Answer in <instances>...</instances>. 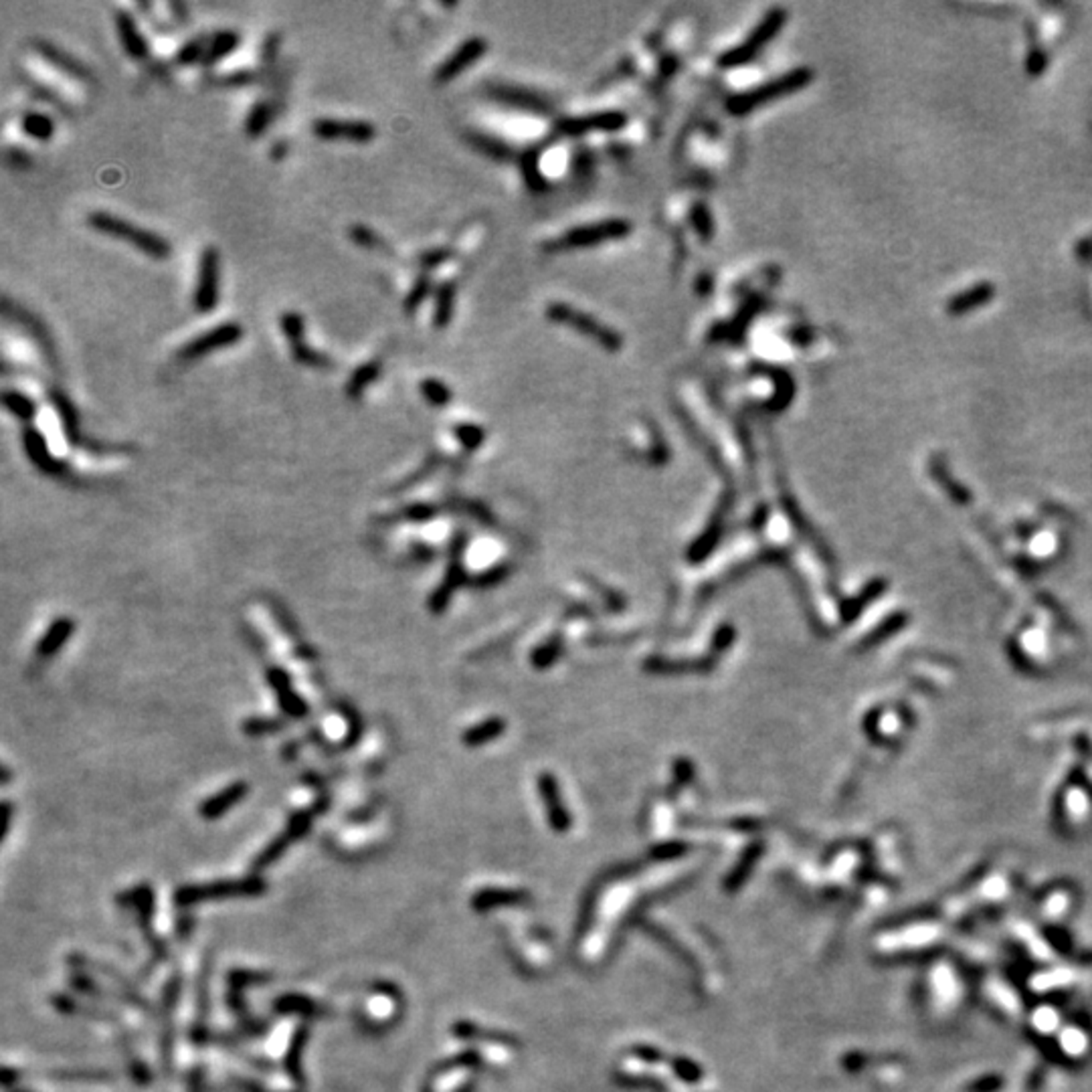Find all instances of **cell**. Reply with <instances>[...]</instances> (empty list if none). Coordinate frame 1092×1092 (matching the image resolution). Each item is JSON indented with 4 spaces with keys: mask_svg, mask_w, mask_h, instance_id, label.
Returning <instances> with one entry per match:
<instances>
[{
    "mask_svg": "<svg viewBox=\"0 0 1092 1092\" xmlns=\"http://www.w3.org/2000/svg\"><path fill=\"white\" fill-rule=\"evenodd\" d=\"M348 237L353 239V243L363 249H369V251H387L385 241L366 225H350Z\"/></svg>",
    "mask_w": 1092,
    "mask_h": 1092,
    "instance_id": "28",
    "label": "cell"
},
{
    "mask_svg": "<svg viewBox=\"0 0 1092 1092\" xmlns=\"http://www.w3.org/2000/svg\"><path fill=\"white\" fill-rule=\"evenodd\" d=\"M546 316L553 322H556V324L573 328L575 332L587 336V339L597 342L599 347H603L605 350H611V353H615V350H619L623 347V339L619 332L607 328L603 322L595 320L593 316H589V314L575 310L573 306L551 304L546 307Z\"/></svg>",
    "mask_w": 1092,
    "mask_h": 1092,
    "instance_id": "2",
    "label": "cell"
},
{
    "mask_svg": "<svg viewBox=\"0 0 1092 1092\" xmlns=\"http://www.w3.org/2000/svg\"><path fill=\"white\" fill-rule=\"evenodd\" d=\"M445 259H447V251H443V249H435V251H427V253H425L423 258L419 259V263H421L423 267L431 269V267L439 266V263H443Z\"/></svg>",
    "mask_w": 1092,
    "mask_h": 1092,
    "instance_id": "36",
    "label": "cell"
},
{
    "mask_svg": "<svg viewBox=\"0 0 1092 1092\" xmlns=\"http://www.w3.org/2000/svg\"><path fill=\"white\" fill-rule=\"evenodd\" d=\"M467 140L474 144V148H478L480 152L488 154V156H492V158H502V156H506V154H508V150H506L500 142H496V140H492V138H488V136L470 134V136H467Z\"/></svg>",
    "mask_w": 1092,
    "mask_h": 1092,
    "instance_id": "32",
    "label": "cell"
},
{
    "mask_svg": "<svg viewBox=\"0 0 1092 1092\" xmlns=\"http://www.w3.org/2000/svg\"><path fill=\"white\" fill-rule=\"evenodd\" d=\"M380 372V363L379 361H371L358 366V369L353 371V375H350L348 383H347V397L348 399H361L363 393L366 391V387L379 380Z\"/></svg>",
    "mask_w": 1092,
    "mask_h": 1092,
    "instance_id": "17",
    "label": "cell"
},
{
    "mask_svg": "<svg viewBox=\"0 0 1092 1092\" xmlns=\"http://www.w3.org/2000/svg\"><path fill=\"white\" fill-rule=\"evenodd\" d=\"M9 156H11V163L14 166H19V168H25L27 163H28V156H27L25 152H20V150H11Z\"/></svg>",
    "mask_w": 1092,
    "mask_h": 1092,
    "instance_id": "40",
    "label": "cell"
},
{
    "mask_svg": "<svg viewBox=\"0 0 1092 1092\" xmlns=\"http://www.w3.org/2000/svg\"><path fill=\"white\" fill-rule=\"evenodd\" d=\"M632 231V225L623 219H610V221H601L585 227H577L564 233L562 237L551 241L546 245L548 251H573V249H587L605 243V241L621 239Z\"/></svg>",
    "mask_w": 1092,
    "mask_h": 1092,
    "instance_id": "3",
    "label": "cell"
},
{
    "mask_svg": "<svg viewBox=\"0 0 1092 1092\" xmlns=\"http://www.w3.org/2000/svg\"><path fill=\"white\" fill-rule=\"evenodd\" d=\"M51 401H53L57 413H60V417H61L63 429H65V434H68L69 442L79 443L77 411H76V407L71 405V401L68 399V395H63L61 391H57V388H53V391H51Z\"/></svg>",
    "mask_w": 1092,
    "mask_h": 1092,
    "instance_id": "19",
    "label": "cell"
},
{
    "mask_svg": "<svg viewBox=\"0 0 1092 1092\" xmlns=\"http://www.w3.org/2000/svg\"><path fill=\"white\" fill-rule=\"evenodd\" d=\"M271 122H274V108L267 101H258L249 109L245 118V134L249 138H261L271 126Z\"/></svg>",
    "mask_w": 1092,
    "mask_h": 1092,
    "instance_id": "21",
    "label": "cell"
},
{
    "mask_svg": "<svg viewBox=\"0 0 1092 1092\" xmlns=\"http://www.w3.org/2000/svg\"><path fill=\"white\" fill-rule=\"evenodd\" d=\"M20 128H23V132L28 138H33V140H39V142H47L55 134L53 120L41 112H27L23 116V120H20Z\"/></svg>",
    "mask_w": 1092,
    "mask_h": 1092,
    "instance_id": "20",
    "label": "cell"
},
{
    "mask_svg": "<svg viewBox=\"0 0 1092 1092\" xmlns=\"http://www.w3.org/2000/svg\"><path fill=\"white\" fill-rule=\"evenodd\" d=\"M783 20H785V12L783 11L775 9L769 12L763 19V23H759L757 27H754V31L751 33L749 39H746L745 43H740L738 47L727 51V53L718 60V65L724 69H730V68H740V65L751 61L753 57L759 53L761 47L767 45V43L771 41L777 33H779Z\"/></svg>",
    "mask_w": 1092,
    "mask_h": 1092,
    "instance_id": "7",
    "label": "cell"
},
{
    "mask_svg": "<svg viewBox=\"0 0 1092 1092\" xmlns=\"http://www.w3.org/2000/svg\"><path fill=\"white\" fill-rule=\"evenodd\" d=\"M3 405H4L6 411L17 417V419L25 421V423L33 421V417L36 413V407H35L33 399L27 397L25 393L14 391V388H6V391H3Z\"/></svg>",
    "mask_w": 1092,
    "mask_h": 1092,
    "instance_id": "22",
    "label": "cell"
},
{
    "mask_svg": "<svg viewBox=\"0 0 1092 1092\" xmlns=\"http://www.w3.org/2000/svg\"><path fill=\"white\" fill-rule=\"evenodd\" d=\"M267 678H269L271 688H274L277 694V698H280V706L283 713L294 718H302L306 714L307 706H306V702L302 698H298V694L291 690L288 674L280 668H271L267 672Z\"/></svg>",
    "mask_w": 1092,
    "mask_h": 1092,
    "instance_id": "14",
    "label": "cell"
},
{
    "mask_svg": "<svg viewBox=\"0 0 1092 1092\" xmlns=\"http://www.w3.org/2000/svg\"><path fill=\"white\" fill-rule=\"evenodd\" d=\"M808 77H809L808 71H803V69L801 71L787 73V76H783L779 79H773V82H769L765 85L754 87V90H751V92H745V93L735 95V98H732L729 104H727V108L735 116H745V114L753 112V109H757L761 106H767V104H771V101L779 100L781 95H787L791 92L799 90V87L808 84Z\"/></svg>",
    "mask_w": 1092,
    "mask_h": 1092,
    "instance_id": "4",
    "label": "cell"
},
{
    "mask_svg": "<svg viewBox=\"0 0 1092 1092\" xmlns=\"http://www.w3.org/2000/svg\"><path fill=\"white\" fill-rule=\"evenodd\" d=\"M458 434H459L461 442L467 443V445H474L475 442H478V437H480L478 429H475V427H459Z\"/></svg>",
    "mask_w": 1092,
    "mask_h": 1092,
    "instance_id": "39",
    "label": "cell"
},
{
    "mask_svg": "<svg viewBox=\"0 0 1092 1092\" xmlns=\"http://www.w3.org/2000/svg\"><path fill=\"white\" fill-rule=\"evenodd\" d=\"M280 326L290 347L306 342V320L302 318V314L285 312L280 320Z\"/></svg>",
    "mask_w": 1092,
    "mask_h": 1092,
    "instance_id": "26",
    "label": "cell"
},
{
    "mask_svg": "<svg viewBox=\"0 0 1092 1092\" xmlns=\"http://www.w3.org/2000/svg\"><path fill=\"white\" fill-rule=\"evenodd\" d=\"M4 312H9V314L12 312L14 320H17L20 326L27 328L28 332H31V334L35 336L36 342H39V347H41L43 350H45V353L49 355L51 361L55 363V348H53V344H51V339H49L47 330L43 328L41 322H39V320H35V318L31 316V314H27V312H23V310H19V307H11V306H9V302H4Z\"/></svg>",
    "mask_w": 1092,
    "mask_h": 1092,
    "instance_id": "18",
    "label": "cell"
},
{
    "mask_svg": "<svg viewBox=\"0 0 1092 1092\" xmlns=\"http://www.w3.org/2000/svg\"><path fill=\"white\" fill-rule=\"evenodd\" d=\"M171 9L174 11V14H179V19H180V23H187V14H185V4H177V3H172V4H171Z\"/></svg>",
    "mask_w": 1092,
    "mask_h": 1092,
    "instance_id": "41",
    "label": "cell"
},
{
    "mask_svg": "<svg viewBox=\"0 0 1092 1092\" xmlns=\"http://www.w3.org/2000/svg\"><path fill=\"white\" fill-rule=\"evenodd\" d=\"M421 393L435 407H445L451 401V391L437 379H425L421 383Z\"/></svg>",
    "mask_w": 1092,
    "mask_h": 1092,
    "instance_id": "30",
    "label": "cell"
},
{
    "mask_svg": "<svg viewBox=\"0 0 1092 1092\" xmlns=\"http://www.w3.org/2000/svg\"><path fill=\"white\" fill-rule=\"evenodd\" d=\"M277 47H280V35H269L266 43H263V60H275Z\"/></svg>",
    "mask_w": 1092,
    "mask_h": 1092,
    "instance_id": "37",
    "label": "cell"
},
{
    "mask_svg": "<svg viewBox=\"0 0 1092 1092\" xmlns=\"http://www.w3.org/2000/svg\"><path fill=\"white\" fill-rule=\"evenodd\" d=\"M275 727H280V724L274 721H266V718H249V721L243 724V730L251 737H259V735H266V732L277 730Z\"/></svg>",
    "mask_w": 1092,
    "mask_h": 1092,
    "instance_id": "35",
    "label": "cell"
},
{
    "mask_svg": "<svg viewBox=\"0 0 1092 1092\" xmlns=\"http://www.w3.org/2000/svg\"><path fill=\"white\" fill-rule=\"evenodd\" d=\"M241 45V36L235 31H219L209 39V47H207V55H204L203 65L204 68H211V65L219 63L225 57H229L233 51Z\"/></svg>",
    "mask_w": 1092,
    "mask_h": 1092,
    "instance_id": "15",
    "label": "cell"
},
{
    "mask_svg": "<svg viewBox=\"0 0 1092 1092\" xmlns=\"http://www.w3.org/2000/svg\"><path fill=\"white\" fill-rule=\"evenodd\" d=\"M486 49H488V43L480 39V36H472V39L464 41L442 65H439V69L435 71V82L447 84V82H451L453 77L461 76V73H464L467 68H472V65L478 61L483 53H486Z\"/></svg>",
    "mask_w": 1092,
    "mask_h": 1092,
    "instance_id": "9",
    "label": "cell"
},
{
    "mask_svg": "<svg viewBox=\"0 0 1092 1092\" xmlns=\"http://www.w3.org/2000/svg\"><path fill=\"white\" fill-rule=\"evenodd\" d=\"M23 445H25L28 459H31L41 472L51 474V475H57L63 472V466L53 456H51L47 442L41 431H36L35 427H27L23 431Z\"/></svg>",
    "mask_w": 1092,
    "mask_h": 1092,
    "instance_id": "12",
    "label": "cell"
},
{
    "mask_svg": "<svg viewBox=\"0 0 1092 1092\" xmlns=\"http://www.w3.org/2000/svg\"><path fill=\"white\" fill-rule=\"evenodd\" d=\"M453 304H456V288L451 283H443L437 288L435 296V312H434V326L445 328L453 318Z\"/></svg>",
    "mask_w": 1092,
    "mask_h": 1092,
    "instance_id": "23",
    "label": "cell"
},
{
    "mask_svg": "<svg viewBox=\"0 0 1092 1092\" xmlns=\"http://www.w3.org/2000/svg\"><path fill=\"white\" fill-rule=\"evenodd\" d=\"M245 791H247L245 783H235V785L229 787L227 791H223V793L219 795V797L209 799V801L204 803L203 813H204V816H217V813H221L225 808H229V805L235 803L237 799L243 797Z\"/></svg>",
    "mask_w": 1092,
    "mask_h": 1092,
    "instance_id": "27",
    "label": "cell"
},
{
    "mask_svg": "<svg viewBox=\"0 0 1092 1092\" xmlns=\"http://www.w3.org/2000/svg\"><path fill=\"white\" fill-rule=\"evenodd\" d=\"M217 84L223 85V87H247V85H253L255 84V73L249 71V69L233 71V73H229V76L219 77Z\"/></svg>",
    "mask_w": 1092,
    "mask_h": 1092,
    "instance_id": "34",
    "label": "cell"
},
{
    "mask_svg": "<svg viewBox=\"0 0 1092 1092\" xmlns=\"http://www.w3.org/2000/svg\"><path fill=\"white\" fill-rule=\"evenodd\" d=\"M626 114L623 112H605L589 118H569L559 124L561 132L570 136L587 134V132H618L626 126Z\"/></svg>",
    "mask_w": 1092,
    "mask_h": 1092,
    "instance_id": "10",
    "label": "cell"
},
{
    "mask_svg": "<svg viewBox=\"0 0 1092 1092\" xmlns=\"http://www.w3.org/2000/svg\"><path fill=\"white\" fill-rule=\"evenodd\" d=\"M314 136L320 140L334 142L347 140L355 144H369L375 140L377 128L371 122L364 120H336V118H320L314 122Z\"/></svg>",
    "mask_w": 1092,
    "mask_h": 1092,
    "instance_id": "8",
    "label": "cell"
},
{
    "mask_svg": "<svg viewBox=\"0 0 1092 1092\" xmlns=\"http://www.w3.org/2000/svg\"><path fill=\"white\" fill-rule=\"evenodd\" d=\"M692 221H694L696 229H698V233H700L702 237L708 239L714 233L713 217H710V212L706 211L705 204H696L694 211H692Z\"/></svg>",
    "mask_w": 1092,
    "mask_h": 1092,
    "instance_id": "33",
    "label": "cell"
},
{
    "mask_svg": "<svg viewBox=\"0 0 1092 1092\" xmlns=\"http://www.w3.org/2000/svg\"><path fill=\"white\" fill-rule=\"evenodd\" d=\"M87 225H90L93 231L101 233V235L126 241L128 245L150 255L152 259H166L168 255L172 253L171 243H168L164 237H160L158 233L142 229V227L130 223L126 219L112 215V212L93 211L92 215L87 217Z\"/></svg>",
    "mask_w": 1092,
    "mask_h": 1092,
    "instance_id": "1",
    "label": "cell"
},
{
    "mask_svg": "<svg viewBox=\"0 0 1092 1092\" xmlns=\"http://www.w3.org/2000/svg\"><path fill=\"white\" fill-rule=\"evenodd\" d=\"M494 95L500 101H506V104L520 106V108H526V109H545L546 108V101L542 100V98H538L537 93L516 90V87H496Z\"/></svg>",
    "mask_w": 1092,
    "mask_h": 1092,
    "instance_id": "24",
    "label": "cell"
},
{
    "mask_svg": "<svg viewBox=\"0 0 1092 1092\" xmlns=\"http://www.w3.org/2000/svg\"><path fill=\"white\" fill-rule=\"evenodd\" d=\"M429 291H431V282H429V277H427V275H421L419 280H417V282L413 283V288L409 290V294H407V298H405V302H403V306H405V312H407V314H413V312L417 310V307H419V306L425 302V299H427Z\"/></svg>",
    "mask_w": 1092,
    "mask_h": 1092,
    "instance_id": "31",
    "label": "cell"
},
{
    "mask_svg": "<svg viewBox=\"0 0 1092 1092\" xmlns=\"http://www.w3.org/2000/svg\"><path fill=\"white\" fill-rule=\"evenodd\" d=\"M241 339H243V328L237 322H223V324L211 328L207 332L195 336L187 344H182L179 348V358L180 361H199V358L217 353V350L235 347Z\"/></svg>",
    "mask_w": 1092,
    "mask_h": 1092,
    "instance_id": "6",
    "label": "cell"
},
{
    "mask_svg": "<svg viewBox=\"0 0 1092 1092\" xmlns=\"http://www.w3.org/2000/svg\"><path fill=\"white\" fill-rule=\"evenodd\" d=\"M116 28H118L120 43L128 57H132V60H136V61H142L148 57V41L144 39V35L140 33V27H138L136 19L132 17L130 12L120 11L118 14H116Z\"/></svg>",
    "mask_w": 1092,
    "mask_h": 1092,
    "instance_id": "11",
    "label": "cell"
},
{
    "mask_svg": "<svg viewBox=\"0 0 1092 1092\" xmlns=\"http://www.w3.org/2000/svg\"><path fill=\"white\" fill-rule=\"evenodd\" d=\"M290 348H291V356H294V361L299 364L310 366V369H328V366H332V361H330L328 355L320 353V350L316 348H312L310 344L302 342Z\"/></svg>",
    "mask_w": 1092,
    "mask_h": 1092,
    "instance_id": "25",
    "label": "cell"
},
{
    "mask_svg": "<svg viewBox=\"0 0 1092 1092\" xmlns=\"http://www.w3.org/2000/svg\"><path fill=\"white\" fill-rule=\"evenodd\" d=\"M73 634V621L68 618H61L53 621V626L49 627V632L45 634V637L39 642V648H36V654L41 658H51L55 656L60 648L63 646L65 642L69 640Z\"/></svg>",
    "mask_w": 1092,
    "mask_h": 1092,
    "instance_id": "16",
    "label": "cell"
},
{
    "mask_svg": "<svg viewBox=\"0 0 1092 1092\" xmlns=\"http://www.w3.org/2000/svg\"><path fill=\"white\" fill-rule=\"evenodd\" d=\"M288 152H290V146H288V142H285V140H280V142H275L274 146H271L269 156L274 158L275 163H280V160H283L285 156H288Z\"/></svg>",
    "mask_w": 1092,
    "mask_h": 1092,
    "instance_id": "38",
    "label": "cell"
},
{
    "mask_svg": "<svg viewBox=\"0 0 1092 1092\" xmlns=\"http://www.w3.org/2000/svg\"><path fill=\"white\" fill-rule=\"evenodd\" d=\"M35 51L41 60H45L47 63L53 65L55 69L68 73L69 77L90 79V69H87L82 61H77L73 55L65 53V51L60 47H55L53 43L35 41Z\"/></svg>",
    "mask_w": 1092,
    "mask_h": 1092,
    "instance_id": "13",
    "label": "cell"
},
{
    "mask_svg": "<svg viewBox=\"0 0 1092 1092\" xmlns=\"http://www.w3.org/2000/svg\"><path fill=\"white\" fill-rule=\"evenodd\" d=\"M219 285H221V255L217 247H204L199 267H196V285L193 294V306L196 312L211 314L219 304Z\"/></svg>",
    "mask_w": 1092,
    "mask_h": 1092,
    "instance_id": "5",
    "label": "cell"
},
{
    "mask_svg": "<svg viewBox=\"0 0 1092 1092\" xmlns=\"http://www.w3.org/2000/svg\"><path fill=\"white\" fill-rule=\"evenodd\" d=\"M207 47H209V39H204V36H196V39H190V41L185 43V45L180 47V51L177 53V61L180 65L203 63L204 55H207Z\"/></svg>",
    "mask_w": 1092,
    "mask_h": 1092,
    "instance_id": "29",
    "label": "cell"
}]
</instances>
